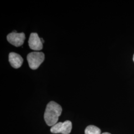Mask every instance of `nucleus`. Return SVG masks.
<instances>
[{
	"mask_svg": "<svg viewBox=\"0 0 134 134\" xmlns=\"http://www.w3.org/2000/svg\"><path fill=\"white\" fill-rule=\"evenodd\" d=\"M62 112V107L57 103L53 101L48 103L44 115V120L48 126L52 127L57 123Z\"/></svg>",
	"mask_w": 134,
	"mask_h": 134,
	"instance_id": "1",
	"label": "nucleus"
},
{
	"mask_svg": "<svg viewBox=\"0 0 134 134\" xmlns=\"http://www.w3.org/2000/svg\"><path fill=\"white\" fill-rule=\"evenodd\" d=\"M45 55L43 52H33L29 53L27 56V60L29 66L32 70H36L43 63Z\"/></svg>",
	"mask_w": 134,
	"mask_h": 134,
	"instance_id": "2",
	"label": "nucleus"
},
{
	"mask_svg": "<svg viewBox=\"0 0 134 134\" xmlns=\"http://www.w3.org/2000/svg\"><path fill=\"white\" fill-rule=\"evenodd\" d=\"M72 129V122L67 120L64 122H58L51 127L50 131L53 134H70Z\"/></svg>",
	"mask_w": 134,
	"mask_h": 134,
	"instance_id": "3",
	"label": "nucleus"
},
{
	"mask_svg": "<svg viewBox=\"0 0 134 134\" xmlns=\"http://www.w3.org/2000/svg\"><path fill=\"white\" fill-rule=\"evenodd\" d=\"M7 38L8 42L11 44L15 47H19L24 43L25 36L24 32L17 33L16 31H14L7 35Z\"/></svg>",
	"mask_w": 134,
	"mask_h": 134,
	"instance_id": "4",
	"label": "nucleus"
},
{
	"mask_svg": "<svg viewBox=\"0 0 134 134\" xmlns=\"http://www.w3.org/2000/svg\"><path fill=\"white\" fill-rule=\"evenodd\" d=\"M29 46L32 50L40 51L43 48V43L38 34L31 33L30 35L29 40Z\"/></svg>",
	"mask_w": 134,
	"mask_h": 134,
	"instance_id": "5",
	"label": "nucleus"
},
{
	"mask_svg": "<svg viewBox=\"0 0 134 134\" xmlns=\"http://www.w3.org/2000/svg\"><path fill=\"white\" fill-rule=\"evenodd\" d=\"M9 60L11 66L15 69H18L21 66L24 59L21 56L14 52H11L9 55Z\"/></svg>",
	"mask_w": 134,
	"mask_h": 134,
	"instance_id": "6",
	"label": "nucleus"
},
{
	"mask_svg": "<svg viewBox=\"0 0 134 134\" xmlns=\"http://www.w3.org/2000/svg\"><path fill=\"white\" fill-rule=\"evenodd\" d=\"M85 132V134H101L100 129L94 125L88 126Z\"/></svg>",
	"mask_w": 134,
	"mask_h": 134,
	"instance_id": "7",
	"label": "nucleus"
},
{
	"mask_svg": "<svg viewBox=\"0 0 134 134\" xmlns=\"http://www.w3.org/2000/svg\"><path fill=\"white\" fill-rule=\"evenodd\" d=\"M41 41H42V43H44V40H43V39L41 38Z\"/></svg>",
	"mask_w": 134,
	"mask_h": 134,
	"instance_id": "8",
	"label": "nucleus"
},
{
	"mask_svg": "<svg viewBox=\"0 0 134 134\" xmlns=\"http://www.w3.org/2000/svg\"><path fill=\"white\" fill-rule=\"evenodd\" d=\"M111 134L110 133H102V134Z\"/></svg>",
	"mask_w": 134,
	"mask_h": 134,
	"instance_id": "9",
	"label": "nucleus"
},
{
	"mask_svg": "<svg viewBox=\"0 0 134 134\" xmlns=\"http://www.w3.org/2000/svg\"><path fill=\"white\" fill-rule=\"evenodd\" d=\"M133 60H134V56H133Z\"/></svg>",
	"mask_w": 134,
	"mask_h": 134,
	"instance_id": "10",
	"label": "nucleus"
}]
</instances>
